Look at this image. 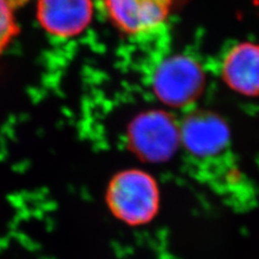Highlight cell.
<instances>
[{"label": "cell", "mask_w": 259, "mask_h": 259, "mask_svg": "<svg viewBox=\"0 0 259 259\" xmlns=\"http://www.w3.org/2000/svg\"><path fill=\"white\" fill-rule=\"evenodd\" d=\"M180 134L181 145L197 157L215 155L229 142V128L225 121L207 111L189 115L181 125Z\"/></svg>", "instance_id": "6"}, {"label": "cell", "mask_w": 259, "mask_h": 259, "mask_svg": "<svg viewBox=\"0 0 259 259\" xmlns=\"http://www.w3.org/2000/svg\"><path fill=\"white\" fill-rule=\"evenodd\" d=\"M105 12L119 31L135 39L164 34L173 0H102Z\"/></svg>", "instance_id": "4"}, {"label": "cell", "mask_w": 259, "mask_h": 259, "mask_svg": "<svg viewBox=\"0 0 259 259\" xmlns=\"http://www.w3.org/2000/svg\"><path fill=\"white\" fill-rule=\"evenodd\" d=\"M181 145L180 127L164 111L140 113L127 127V146L140 160L162 163L171 159Z\"/></svg>", "instance_id": "2"}, {"label": "cell", "mask_w": 259, "mask_h": 259, "mask_svg": "<svg viewBox=\"0 0 259 259\" xmlns=\"http://www.w3.org/2000/svg\"><path fill=\"white\" fill-rule=\"evenodd\" d=\"M158 99L167 106H189L202 93L204 74L197 61L187 55H174L160 61L151 75Z\"/></svg>", "instance_id": "3"}, {"label": "cell", "mask_w": 259, "mask_h": 259, "mask_svg": "<svg viewBox=\"0 0 259 259\" xmlns=\"http://www.w3.org/2000/svg\"><path fill=\"white\" fill-rule=\"evenodd\" d=\"M14 0H0V53L18 34Z\"/></svg>", "instance_id": "8"}, {"label": "cell", "mask_w": 259, "mask_h": 259, "mask_svg": "<svg viewBox=\"0 0 259 259\" xmlns=\"http://www.w3.org/2000/svg\"><path fill=\"white\" fill-rule=\"evenodd\" d=\"M221 76L227 87L241 95H259V45L239 42L221 61Z\"/></svg>", "instance_id": "7"}, {"label": "cell", "mask_w": 259, "mask_h": 259, "mask_svg": "<svg viewBox=\"0 0 259 259\" xmlns=\"http://www.w3.org/2000/svg\"><path fill=\"white\" fill-rule=\"evenodd\" d=\"M105 200L111 214L127 226L151 223L161 206L157 180L141 168H128L113 175Z\"/></svg>", "instance_id": "1"}, {"label": "cell", "mask_w": 259, "mask_h": 259, "mask_svg": "<svg viewBox=\"0 0 259 259\" xmlns=\"http://www.w3.org/2000/svg\"><path fill=\"white\" fill-rule=\"evenodd\" d=\"M92 0H38L37 19L52 36L71 38L80 35L92 21Z\"/></svg>", "instance_id": "5"}]
</instances>
